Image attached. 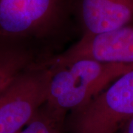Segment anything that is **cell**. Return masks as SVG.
I'll use <instances>...</instances> for the list:
<instances>
[{"label": "cell", "mask_w": 133, "mask_h": 133, "mask_svg": "<svg viewBox=\"0 0 133 133\" xmlns=\"http://www.w3.org/2000/svg\"><path fill=\"white\" fill-rule=\"evenodd\" d=\"M45 105L65 116L84 106L124 73L133 64L110 63L91 58L67 60L56 58L51 64Z\"/></svg>", "instance_id": "6da1fadb"}, {"label": "cell", "mask_w": 133, "mask_h": 133, "mask_svg": "<svg viewBox=\"0 0 133 133\" xmlns=\"http://www.w3.org/2000/svg\"><path fill=\"white\" fill-rule=\"evenodd\" d=\"M70 8L71 0H0V44L25 47L56 28Z\"/></svg>", "instance_id": "7a4b0ae2"}, {"label": "cell", "mask_w": 133, "mask_h": 133, "mask_svg": "<svg viewBox=\"0 0 133 133\" xmlns=\"http://www.w3.org/2000/svg\"><path fill=\"white\" fill-rule=\"evenodd\" d=\"M133 116V70L112 82L79 109L72 111V133H117Z\"/></svg>", "instance_id": "3957f363"}, {"label": "cell", "mask_w": 133, "mask_h": 133, "mask_svg": "<svg viewBox=\"0 0 133 133\" xmlns=\"http://www.w3.org/2000/svg\"><path fill=\"white\" fill-rule=\"evenodd\" d=\"M49 68L30 64L20 71L0 97V133H19L45 104Z\"/></svg>", "instance_id": "277c9868"}, {"label": "cell", "mask_w": 133, "mask_h": 133, "mask_svg": "<svg viewBox=\"0 0 133 133\" xmlns=\"http://www.w3.org/2000/svg\"><path fill=\"white\" fill-rule=\"evenodd\" d=\"M76 58L133 64V23L98 36H83L80 41L57 59Z\"/></svg>", "instance_id": "5b68a950"}, {"label": "cell", "mask_w": 133, "mask_h": 133, "mask_svg": "<svg viewBox=\"0 0 133 133\" xmlns=\"http://www.w3.org/2000/svg\"><path fill=\"white\" fill-rule=\"evenodd\" d=\"M84 30L92 36L133 23V0H71Z\"/></svg>", "instance_id": "8992f818"}, {"label": "cell", "mask_w": 133, "mask_h": 133, "mask_svg": "<svg viewBox=\"0 0 133 133\" xmlns=\"http://www.w3.org/2000/svg\"><path fill=\"white\" fill-rule=\"evenodd\" d=\"M30 64L28 52L18 48L0 46V97L15 76Z\"/></svg>", "instance_id": "52a82bcc"}, {"label": "cell", "mask_w": 133, "mask_h": 133, "mask_svg": "<svg viewBox=\"0 0 133 133\" xmlns=\"http://www.w3.org/2000/svg\"><path fill=\"white\" fill-rule=\"evenodd\" d=\"M64 118L44 104L19 133H64Z\"/></svg>", "instance_id": "ba28073f"}, {"label": "cell", "mask_w": 133, "mask_h": 133, "mask_svg": "<svg viewBox=\"0 0 133 133\" xmlns=\"http://www.w3.org/2000/svg\"><path fill=\"white\" fill-rule=\"evenodd\" d=\"M119 133H133V116L118 130Z\"/></svg>", "instance_id": "9c48e42d"}]
</instances>
